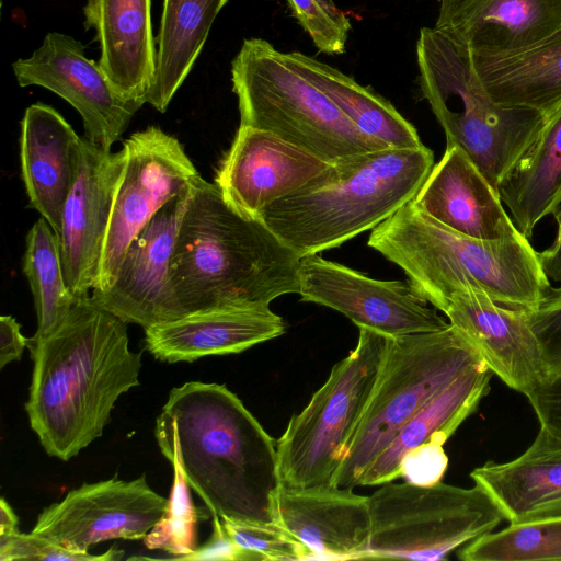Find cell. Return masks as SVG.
I'll use <instances>...</instances> for the list:
<instances>
[{"label":"cell","instance_id":"obj_1","mask_svg":"<svg viewBox=\"0 0 561 561\" xmlns=\"http://www.w3.org/2000/svg\"><path fill=\"white\" fill-rule=\"evenodd\" d=\"M154 435L211 515L276 523V442L225 385L190 381L173 388Z\"/></svg>","mask_w":561,"mask_h":561},{"label":"cell","instance_id":"obj_2","mask_svg":"<svg viewBox=\"0 0 561 561\" xmlns=\"http://www.w3.org/2000/svg\"><path fill=\"white\" fill-rule=\"evenodd\" d=\"M127 323L79 299L49 335L27 340L33 371L25 410L45 451L67 461L101 437L116 400L139 386L141 353Z\"/></svg>","mask_w":561,"mask_h":561},{"label":"cell","instance_id":"obj_3","mask_svg":"<svg viewBox=\"0 0 561 561\" xmlns=\"http://www.w3.org/2000/svg\"><path fill=\"white\" fill-rule=\"evenodd\" d=\"M300 260L261 219L241 214L199 175L170 263L175 319L216 308L270 306L282 295L298 294Z\"/></svg>","mask_w":561,"mask_h":561},{"label":"cell","instance_id":"obj_4","mask_svg":"<svg viewBox=\"0 0 561 561\" xmlns=\"http://www.w3.org/2000/svg\"><path fill=\"white\" fill-rule=\"evenodd\" d=\"M368 245L398 265L434 308L474 289L514 309H533L550 289L538 252L522 233L502 240L461 234L408 202L373 229Z\"/></svg>","mask_w":561,"mask_h":561},{"label":"cell","instance_id":"obj_5","mask_svg":"<svg viewBox=\"0 0 561 561\" xmlns=\"http://www.w3.org/2000/svg\"><path fill=\"white\" fill-rule=\"evenodd\" d=\"M434 167L417 148L354 154L263 209L259 219L301 259L376 228L414 198Z\"/></svg>","mask_w":561,"mask_h":561},{"label":"cell","instance_id":"obj_6","mask_svg":"<svg viewBox=\"0 0 561 561\" xmlns=\"http://www.w3.org/2000/svg\"><path fill=\"white\" fill-rule=\"evenodd\" d=\"M420 87L446 135L499 193V186L539 134L546 116L503 106L482 85L472 54L435 27L416 43Z\"/></svg>","mask_w":561,"mask_h":561},{"label":"cell","instance_id":"obj_7","mask_svg":"<svg viewBox=\"0 0 561 561\" xmlns=\"http://www.w3.org/2000/svg\"><path fill=\"white\" fill-rule=\"evenodd\" d=\"M231 81L240 125L270 131L329 163L391 148L363 133L263 38L243 41Z\"/></svg>","mask_w":561,"mask_h":561},{"label":"cell","instance_id":"obj_8","mask_svg":"<svg viewBox=\"0 0 561 561\" xmlns=\"http://www.w3.org/2000/svg\"><path fill=\"white\" fill-rule=\"evenodd\" d=\"M483 362L455 325L388 337L373 392L331 485L353 489L402 426L458 377Z\"/></svg>","mask_w":561,"mask_h":561},{"label":"cell","instance_id":"obj_9","mask_svg":"<svg viewBox=\"0 0 561 561\" xmlns=\"http://www.w3.org/2000/svg\"><path fill=\"white\" fill-rule=\"evenodd\" d=\"M388 336L359 329L357 345L336 363L306 408L290 417L276 442L280 485H331L366 409Z\"/></svg>","mask_w":561,"mask_h":561},{"label":"cell","instance_id":"obj_10","mask_svg":"<svg viewBox=\"0 0 561 561\" xmlns=\"http://www.w3.org/2000/svg\"><path fill=\"white\" fill-rule=\"evenodd\" d=\"M370 539L365 559L436 561L484 536L505 517L480 485L382 484L369 496Z\"/></svg>","mask_w":561,"mask_h":561},{"label":"cell","instance_id":"obj_11","mask_svg":"<svg viewBox=\"0 0 561 561\" xmlns=\"http://www.w3.org/2000/svg\"><path fill=\"white\" fill-rule=\"evenodd\" d=\"M125 163L114 197L95 290L108 288L134 238L199 175L180 141L157 126L124 140Z\"/></svg>","mask_w":561,"mask_h":561},{"label":"cell","instance_id":"obj_12","mask_svg":"<svg viewBox=\"0 0 561 561\" xmlns=\"http://www.w3.org/2000/svg\"><path fill=\"white\" fill-rule=\"evenodd\" d=\"M169 499L153 491L141 474L124 481L83 483L44 508L32 529L57 545L87 554L110 539L138 540L164 517Z\"/></svg>","mask_w":561,"mask_h":561},{"label":"cell","instance_id":"obj_13","mask_svg":"<svg viewBox=\"0 0 561 561\" xmlns=\"http://www.w3.org/2000/svg\"><path fill=\"white\" fill-rule=\"evenodd\" d=\"M298 294L304 301L341 312L359 329L388 337L449 324L410 282L374 279L317 254L300 260Z\"/></svg>","mask_w":561,"mask_h":561},{"label":"cell","instance_id":"obj_14","mask_svg":"<svg viewBox=\"0 0 561 561\" xmlns=\"http://www.w3.org/2000/svg\"><path fill=\"white\" fill-rule=\"evenodd\" d=\"M84 49L70 35L51 32L32 56L14 61L12 69L20 87H42L66 100L81 115L84 137L111 150L145 102L118 94Z\"/></svg>","mask_w":561,"mask_h":561},{"label":"cell","instance_id":"obj_15","mask_svg":"<svg viewBox=\"0 0 561 561\" xmlns=\"http://www.w3.org/2000/svg\"><path fill=\"white\" fill-rule=\"evenodd\" d=\"M124 163L123 148L112 152L81 138L75 182L64 205L58 236L65 280L78 299L88 298L96 286Z\"/></svg>","mask_w":561,"mask_h":561},{"label":"cell","instance_id":"obj_16","mask_svg":"<svg viewBox=\"0 0 561 561\" xmlns=\"http://www.w3.org/2000/svg\"><path fill=\"white\" fill-rule=\"evenodd\" d=\"M193 185L164 204L134 238L113 284L91 291L95 306L144 329L175 319L170 263Z\"/></svg>","mask_w":561,"mask_h":561},{"label":"cell","instance_id":"obj_17","mask_svg":"<svg viewBox=\"0 0 561 561\" xmlns=\"http://www.w3.org/2000/svg\"><path fill=\"white\" fill-rule=\"evenodd\" d=\"M330 164L270 131L240 125L215 184L232 207L259 218L263 209L307 184Z\"/></svg>","mask_w":561,"mask_h":561},{"label":"cell","instance_id":"obj_18","mask_svg":"<svg viewBox=\"0 0 561 561\" xmlns=\"http://www.w3.org/2000/svg\"><path fill=\"white\" fill-rule=\"evenodd\" d=\"M352 490L333 485L304 489L280 485L276 523L302 542L312 559H365L371 530L369 496Z\"/></svg>","mask_w":561,"mask_h":561},{"label":"cell","instance_id":"obj_19","mask_svg":"<svg viewBox=\"0 0 561 561\" xmlns=\"http://www.w3.org/2000/svg\"><path fill=\"white\" fill-rule=\"evenodd\" d=\"M442 311L510 388L526 396L545 378L526 310L505 307L483 291L467 289L453 295Z\"/></svg>","mask_w":561,"mask_h":561},{"label":"cell","instance_id":"obj_20","mask_svg":"<svg viewBox=\"0 0 561 561\" xmlns=\"http://www.w3.org/2000/svg\"><path fill=\"white\" fill-rule=\"evenodd\" d=\"M412 202L444 226L480 240H502L520 232L499 193L458 146H446Z\"/></svg>","mask_w":561,"mask_h":561},{"label":"cell","instance_id":"obj_21","mask_svg":"<svg viewBox=\"0 0 561 561\" xmlns=\"http://www.w3.org/2000/svg\"><path fill=\"white\" fill-rule=\"evenodd\" d=\"M435 28L473 55L527 47L561 26V0H438Z\"/></svg>","mask_w":561,"mask_h":561},{"label":"cell","instance_id":"obj_22","mask_svg":"<svg viewBox=\"0 0 561 561\" xmlns=\"http://www.w3.org/2000/svg\"><path fill=\"white\" fill-rule=\"evenodd\" d=\"M144 330L149 353L161 362L179 363L241 353L280 336L286 324L270 306H262L198 311Z\"/></svg>","mask_w":561,"mask_h":561},{"label":"cell","instance_id":"obj_23","mask_svg":"<svg viewBox=\"0 0 561 561\" xmlns=\"http://www.w3.org/2000/svg\"><path fill=\"white\" fill-rule=\"evenodd\" d=\"M79 137L51 106L30 105L21 121V173L30 199L59 236L65 202L75 182Z\"/></svg>","mask_w":561,"mask_h":561},{"label":"cell","instance_id":"obj_24","mask_svg":"<svg viewBox=\"0 0 561 561\" xmlns=\"http://www.w3.org/2000/svg\"><path fill=\"white\" fill-rule=\"evenodd\" d=\"M85 30H94L99 65L118 94L145 101L156 73L151 0H87Z\"/></svg>","mask_w":561,"mask_h":561},{"label":"cell","instance_id":"obj_25","mask_svg":"<svg viewBox=\"0 0 561 561\" xmlns=\"http://www.w3.org/2000/svg\"><path fill=\"white\" fill-rule=\"evenodd\" d=\"M512 525L561 518V437L545 427L508 462H486L470 473Z\"/></svg>","mask_w":561,"mask_h":561},{"label":"cell","instance_id":"obj_26","mask_svg":"<svg viewBox=\"0 0 561 561\" xmlns=\"http://www.w3.org/2000/svg\"><path fill=\"white\" fill-rule=\"evenodd\" d=\"M492 371L474 365L408 421L364 472L359 485H378L400 478L404 456L426 443L444 445L472 414L490 389Z\"/></svg>","mask_w":561,"mask_h":561},{"label":"cell","instance_id":"obj_27","mask_svg":"<svg viewBox=\"0 0 561 561\" xmlns=\"http://www.w3.org/2000/svg\"><path fill=\"white\" fill-rule=\"evenodd\" d=\"M472 60L482 85L497 104L545 116L561 104V26L522 49L495 56L472 54Z\"/></svg>","mask_w":561,"mask_h":561},{"label":"cell","instance_id":"obj_28","mask_svg":"<svg viewBox=\"0 0 561 561\" xmlns=\"http://www.w3.org/2000/svg\"><path fill=\"white\" fill-rule=\"evenodd\" d=\"M499 196L527 239L540 219L561 204V104L499 186Z\"/></svg>","mask_w":561,"mask_h":561},{"label":"cell","instance_id":"obj_29","mask_svg":"<svg viewBox=\"0 0 561 561\" xmlns=\"http://www.w3.org/2000/svg\"><path fill=\"white\" fill-rule=\"evenodd\" d=\"M229 0H163L156 37L153 82L146 95L157 111H167L202 53L211 25Z\"/></svg>","mask_w":561,"mask_h":561},{"label":"cell","instance_id":"obj_30","mask_svg":"<svg viewBox=\"0 0 561 561\" xmlns=\"http://www.w3.org/2000/svg\"><path fill=\"white\" fill-rule=\"evenodd\" d=\"M284 56L298 73L324 93L366 135L391 148L422 146L415 127L373 89L302 53H284Z\"/></svg>","mask_w":561,"mask_h":561},{"label":"cell","instance_id":"obj_31","mask_svg":"<svg viewBox=\"0 0 561 561\" xmlns=\"http://www.w3.org/2000/svg\"><path fill=\"white\" fill-rule=\"evenodd\" d=\"M23 273L37 316V330L32 339H43L62 323L79 300L65 280L58 236L43 217L27 232Z\"/></svg>","mask_w":561,"mask_h":561},{"label":"cell","instance_id":"obj_32","mask_svg":"<svg viewBox=\"0 0 561 561\" xmlns=\"http://www.w3.org/2000/svg\"><path fill=\"white\" fill-rule=\"evenodd\" d=\"M463 561L561 560V518L512 525L458 549Z\"/></svg>","mask_w":561,"mask_h":561},{"label":"cell","instance_id":"obj_33","mask_svg":"<svg viewBox=\"0 0 561 561\" xmlns=\"http://www.w3.org/2000/svg\"><path fill=\"white\" fill-rule=\"evenodd\" d=\"M228 538L253 560H310L311 551L277 523L221 518Z\"/></svg>","mask_w":561,"mask_h":561},{"label":"cell","instance_id":"obj_34","mask_svg":"<svg viewBox=\"0 0 561 561\" xmlns=\"http://www.w3.org/2000/svg\"><path fill=\"white\" fill-rule=\"evenodd\" d=\"M173 486L164 517L145 537L148 548L163 549L180 559L195 551V523L198 517L191 503L188 484L178 469H173Z\"/></svg>","mask_w":561,"mask_h":561},{"label":"cell","instance_id":"obj_35","mask_svg":"<svg viewBox=\"0 0 561 561\" xmlns=\"http://www.w3.org/2000/svg\"><path fill=\"white\" fill-rule=\"evenodd\" d=\"M286 1L320 53L340 55L345 51L351 22L333 0Z\"/></svg>","mask_w":561,"mask_h":561},{"label":"cell","instance_id":"obj_36","mask_svg":"<svg viewBox=\"0 0 561 561\" xmlns=\"http://www.w3.org/2000/svg\"><path fill=\"white\" fill-rule=\"evenodd\" d=\"M526 319L536 341L543 377L561 374V286L550 287Z\"/></svg>","mask_w":561,"mask_h":561},{"label":"cell","instance_id":"obj_37","mask_svg":"<svg viewBox=\"0 0 561 561\" xmlns=\"http://www.w3.org/2000/svg\"><path fill=\"white\" fill-rule=\"evenodd\" d=\"M123 556L124 551L117 550L114 547L100 556L77 553L32 531L30 534L16 531L12 535L0 537V561H111L119 560Z\"/></svg>","mask_w":561,"mask_h":561},{"label":"cell","instance_id":"obj_38","mask_svg":"<svg viewBox=\"0 0 561 561\" xmlns=\"http://www.w3.org/2000/svg\"><path fill=\"white\" fill-rule=\"evenodd\" d=\"M448 466L443 445L426 443L411 449L402 459L400 478L416 485H433L442 481Z\"/></svg>","mask_w":561,"mask_h":561},{"label":"cell","instance_id":"obj_39","mask_svg":"<svg viewBox=\"0 0 561 561\" xmlns=\"http://www.w3.org/2000/svg\"><path fill=\"white\" fill-rule=\"evenodd\" d=\"M526 397L540 426L561 437V374L543 378Z\"/></svg>","mask_w":561,"mask_h":561},{"label":"cell","instance_id":"obj_40","mask_svg":"<svg viewBox=\"0 0 561 561\" xmlns=\"http://www.w3.org/2000/svg\"><path fill=\"white\" fill-rule=\"evenodd\" d=\"M181 560H253L252 556L237 547L226 535L221 518L213 515V534L210 539L201 548Z\"/></svg>","mask_w":561,"mask_h":561},{"label":"cell","instance_id":"obj_41","mask_svg":"<svg viewBox=\"0 0 561 561\" xmlns=\"http://www.w3.org/2000/svg\"><path fill=\"white\" fill-rule=\"evenodd\" d=\"M27 340L22 335L21 325L12 316L0 317V369L21 358Z\"/></svg>","mask_w":561,"mask_h":561},{"label":"cell","instance_id":"obj_42","mask_svg":"<svg viewBox=\"0 0 561 561\" xmlns=\"http://www.w3.org/2000/svg\"><path fill=\"white\" fill-rule=\"evenodd\" d=\"M553 217L558 227L556 240L550 248L538 252V259L548 279L561 283V209H558Z\"/></svg>","mask_w":561,"mask_h":561},{"label":"cell","instance_id":"obj_43","mask_svg":"<svg viewBox=\"0 0 561 561\" xmlns=\"http://www.w3.org/2000/svg\"><path fill=\"white\" fill-rule=\"evenodd\" d=\"M19 531V519L4 497L0 500V537Z\"/></svg>","mask_w":561,"mask_h":561}]
</instances>
